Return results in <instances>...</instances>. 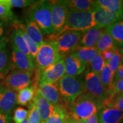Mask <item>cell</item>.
Instances as JSON below:
<instances>
[{
    "mask_svg": "<svg viewBox=\"0 0 123 123\" xmlns=\"http://www.w3.org/2000/svg\"><path fill=\"white\" fill-rule=\"evenodd\" d=\"M37 88L33 84L17 92V104L26 106L33 101Z\"/></svg>",
    "mask_w": 123,
    "mask_h": 123,
    "instance_id": "cell-25",
    "label": "cell"
},
{
    "mask_svg": "<svg viewBox=\"0 0 123 123\" xmlns=\"http://www.w3.org/2000/svg\"><path fill=\"white\" fill-rule=\"evenodd\" d=\"M50 3L51 9L52 34H57L65 26L68 9L64 1H50Z\"/></svg>",
    "mask_w": 123,
    "mask_h": 123,
    "instance_id": "cell-9",
    "label": "cell"
},
{
    "mask_svg": "<svg viewBox=\"0 0 123 123\" xmlns=\"http://www.w3.org/2000/svg\"><path fill=\"white\" fill-rule=\"evenodd\" d=\"M25 27L27 34L39 47L45 43L46 41L43 38L42 31L36 23L27 16L26 18Z\"/></svg>",
    "mask_w": 123,
    "mask_h": 123,
    "instance_id": "cell-20",
    "label": "cell"
},
{
    "mask_svg": "<svg viewBox=\"0 0 123 123\" xmlns=\"http://www.w3.org/2000/svg\"><path fill=\"white\" fill-rule=\"evenodd\" d=\"M65 123H85L82 120L78 119L69 111V112L66 118Z\"/></svg>",
    "mask_w": 123,
    "mask_h": 123,
    "instance_id": "cell-40",
    "label": "cell"
},
{
    "mask_svg": "<svg viewBox=\"0 0 123 123\" xmlns=\"http://www.w3.org/2000/svg\"><path fill=\"white\" fill-rule=\"evenodd\" d=\"M99 77L103 86L107 92L108 90L111 88L113 83L114 75L113 74L107 64H105L103 69L99 74Z\"/></svg>",
    "mask_w": 123,
    "mask_h": 123,
    "instance_id": "cell-31",
    "label": "cell"
},
{
    "mask_svg": "<svg viewBox=\"0 0 123 123\" xmlns=\"http://www.w3.org/2000/svg\"><path fill=\"white\" fill-rule=\"evenodd\" d=\"M123 79V65L120 64L118 68L117 69L116 73L114 75L113 80H116L117 79Z\"/></svg>",
    "mask_w": 123,
    "mask_h": 123,
    "instance_id": "cell-43",
    "label": "cell"
},
{
    "mask_svg": "<svg viewBox=\"0 0 123 123\" xmlns=\"http://www.w3.org/2000/svg\"><path fill=\"white\" fill-rule=\"evenodd\" d=\"M27 17L33 20L42 31L47 35L53 34L51 9L50 1H38L30 6Z\"/></svg>",
    "mask_w": 123,
    "mask_h": 123,
    "instance_id": "cell-1",
    "label": "cell"
},
{
    "mask_svg": "<svg viewBox=\"0 0 123 123\" xmlns=\"http://www.w3.org/2000/svg\"><path fill=\"white\" fill-rule=\"evenodd\" d=\"M14 16L12 9L0 2V19L5 22L14 21Z\"/></svg>",
    "mask_w": 123,
    "mask_h": 123,
    "instance_id": "cell-37",
    "label": "cell"
},
{
    "mask_svg": "<svg viewBox=\"0 0 123 123\" xmlns=\"http://www.w3.org/2000/svg\"><path fill=\"white\" fill-rule=\"evenodd\" d=\"M60 95L66 103H71L83 92V80L80 75H64L58 81Z\"/></svg>",
    "mask_w": 123,
    "mask_h": 123,
    "instance_id": "cell-6",
    "label": "cell"
},
{
    "mask_svg": "<svg viewBox=\"0 0 123 123\" xmlns=\"http://www.w3.org/2000/svg\"><path fill=\"white\" fill-rule=\"evenodd\" d=\"M13 27L14 29L12 31L11 37H10V40L12 41V45L14 46L15 48L22 52V53H24V54L26 55L27 56L33 59L30 55L26 43L21 35V33L16 27L14 26Z\"/></svg>",
    "mask_w": 123,
    "mask_h": 123,
    "instance_id": "cell-27",
    "label": "cell"
},
{
    "mask_svg": "<svg viewBox=\"0 0 123 123\" xmlns=\"http://www.w3.org/2000/svg\"><path fill=\"white\" fill-rule=\"evenodd\" d=\"M0 123H12L11 116L0 112Z\"/></svg>",
    "mask_w": 123,
    "mask_h": 123,
    "instance_id": "cell-42",
    "label": "cell"
},
{
    "mask_svg": "<svg viewBox=\"0 0 123 123\" xmlns=\"http://www.w3.org/2000/svg\"><path fill=\"white\" fill-rule=\"evenodd\" d=\"M13 26L16 27L19 31L26 43L31 56L33 60H35L37 54L38 53V50H39V46L34 42L33 40L30 38V37L27 34L25 25L17 21H15L13 24Z\"/></svg>",
    "mask_w": 123,
    "mask_h": 123,
    "instance_id": "cell-22",
    "label": "cell"
},
{
    "mask_svg": "<svg viewBox=\"0 0 123 123\" xmlns=\"http://www.w3.org/2000/svg\"><path fill=\"white\" fill-rule=\"evenodd\" d=\"M83 92L91 96L96 101L99 110L108 98L107 92L100 80L99 75L90 69L86 71L83 80Z\"/></svg>",
    "mask_w": 123,
    "mask_h": 123,
    "instance_id": "cell-4",
    "label": "cell"
},
{
    "mask_svg": "<svg viewBox=\"0 0 123 123\" xmlns=\"http://www.w3.org/2000/svg\"><path fill=\"white\" fill-rule=\"evenodd\" d=\"M28 117V111L22 107H18L14 112L13 121L14 123H19Z\"/></svg>",
    "mask_w": 123,
    "mask_h": 123,
    "instance_id": "cell-38",
    "label": "cell"
},
{
    "mask_svg": "<svg viewBox=\"0 0 123 123\" xmlns=\"http://www.w3.org/2000/svg\"><path fill=\"white\" fill-rule=\"evenodd\" d=\"M88 64H89L88 69L99 75L105 66V63L99 53Z\"/></svg>",
    "mask_w": 123,
    "mask_h": 123,
    "instance_id": "cell-33",
    "label": "cell"
},
{
    "mask_svg": "<svg viewBox=\"0 0 123 123\" xmlns=\"http://www.w3.org/2000/svg\"><path fill=\"white\" fill-rule=\"evenodd\" d=\"M33 75V71L13 70L5 78V84L8 88L18 92L31 85Z\"/></svg>",
    "mask_w": 123,
    "mask_h": 123,
    "instance_id": "cell-8",
    "label": "cell"
},
{
    "mask_svg": "<svg viewBox=\"0 0 123 123\" xmlns=\"http://www.w3.org/2000/svg\"><path fill=\"white\" fill-rule=\"evenodd\" d=\"M113 53H114V49L113 50L108 49V50H104L99 54H100L101 56L103 59L104 61L105 62L106 64L108 62L109 60L111 59V58L112 57V56L113 54Z\"/></svg>",
    "mask_w": 123,
    "mask_h": 123,
    "instance_id": "cell-39",
    "label": "cell"
},
{
    "mask_svg": "<svg viewBox=\"0 0 123 123\" xmlns=\"http://www.w3.org/2000/svg\"><path fill=\"white\" fill-rule=\"evenodd\" d=\"M95 5L116 13H123V0H97L95 1Z\"/></svg>",
    "mask_w": 123,
    "mask_h": 123,
    "instance_id": "cell-28",
    "label": "cell"
},
{
    "mask_svg": "<svg viewBox=\"0 0 123 123\" xmlns=\"http://www.w3.org/2000/svg\"><path fill=\"white\" fill-rule=\"evenodd\" d=\"M117 49H118V51H119V53L121 55V64H122V65H123V48H122V47H117Z\"/></svg>",
    "mask_w": 123,
    "mask_h": 123,
    "instance_id": "cell-45",
    "label": "cell"
},
{
    "mask_svg": "<svg viewBox=\"0 0 123 123\" xmlns=\"http://www.w3.org/2000/svg\"><path fill=\"white\" fill-rule=\"evenodd\" d=\"M12 68L26 71H34L35 69V63L31 58L24 54L12 45L11 58Z\"/></svg>",
    "mask_w": 123,
    "mask_h": 123,
    "instance_id": "cell-12",
    "label": "cell"
},
{
    "mask_svg": "<svg viewBox=\"0 0 123 123\" xmlns=\"http://www.w3.org/2000/svg\"><path fill=\"white\" fill-rule=\"evenodd\" d=\"M121 55L118 51L117 47L114 49V53L111 59L106 63L109 68L110 69L113 75H115L117 69L121 64Z\"/></svg>",
    "mask_w": 123,
    "mask_h": 123,
    "instance_id": "cell-34",
    "label": "cell"
},
{
    "mask_svg": "<svg viewBox=\"0 0 123 123\" xmlns=\"http://www.w3.org/2000/svg\"><path fill=\"white\" fill-rule=\"evenodd\" d=\"M103 30V29H98L94 27L84 31L79 45L89 47H96Z\"/></svg>",
    "mask_w": 123,
    "mask_h": 123,
    "instance_id": "cell-19",
    "label": "cell"
},
{
    "mask_svg": "<svg viewBox=\"0 0 123 123\" xmlns=\"http://www.w3.org/2000/svg\"><path fill=\"white\" fill-rule=\"evenodd\" d=\"M83 32L68 31L61 35H48L47 41L51 42L55 46L63 57L69 55L79 45Z\"/></svg>",
    "mask_w": 123,
    "mask_h": 123,
    "instance_id": "cell-3",
    "label": "cell"
},
{
    "mask_svg": "<svg viewBox=\"0 0 123 123\" xmlns=\"http://www.w3.org/2000/svg\"><path fill=\"white\" fill-rule=\"evenodd\" d=\"M17 104V92L2 86L0 93V112L10 116Z\"/></svg>",
    "mask_w": 123,
    "mask_h": 123,
    "instance_id": "cell-14",
    "label": "cell"
},
{
    "mask_svg": "<svg viewBox=\"0 0 123 123\" xmlns=\"http://www.w3.org/2000/svg\"><path fill=\"white\" fill-rule=\"evenodd\" d=\"M122 48H123V47H122Z\"/></svg>",
    "mask_w": 123,
    "mask_h": 123,
    "instance_id": "cell-48",
    "label": "cell"
},
{
    "mask_svg": "<svg viewBox=\"0 0 123 123\" xmlns=\"http://www.w3.org/2000/svg\"><path fill=\"white\" fill-rule=\"evenodd\" d=\"M65 75L70 76H78L83 73L87 64L73 54H70L64 59Z\"/></svg>",
    "mask_w": 123,
    "mask_h": 123,
    "instance_id": "cell-15",
    "label": "cell"
},
{
    "mask_svg": "<svg viewBox=\"0 0 123 123\" xmlns=\"http://www.w3.org/2000/svg\"><path fill=\"white\" fill-rule=\"evenodd\" d=\"M69 112L66 103L54 105V110L51 116L43 123H65Z\"/></svg>",
    "mask_w": 123,
    "mask_h": 123,
    "instance_id": "cell-24",
    "label": "cell"
},
{
    "mask_svg": "<svg viewBox=\"0 0 123 123\" xmlns=\"http://www.w3.org/2000/svg\"><path fill=\"white\" fill-rule=\"evenodd\" d=\"M19 123H29L28 117L26 118V119H25L24 120H23L22 121H21V122H20Z\"/></svg>",
    "mask_w": 123,
    "mask_h": 123,
    "instance_id": "cell-46",
    "label": "cell"
},
{
    "mask_svg": "<svg viewBox=\"0 0 123 123\" xmlns=\"http://www.w3.org/2000/svg\"><path fill=\"white\" fill-rule=\"evenodd\" d=\"M71 54L77 56L87 65L99 53L96 47H89L79 45Z\"/></svg>",
    "mask_w": 123,
    "mask_h": 123,
    "instance_id": "cell-21",
    "label": "cell"
},
{
    "mask_svg": "<svg viewBox=\"0 0 123 123\" xmlns=\"http://www.w3.org/2000/svg\"><path fill=\"white\" fill-rule=\"evenodd\" d=\"M33 102L35 104L39 113L42 123L51 116L54 110V105H52L37 91Z\"/></svg>",
    "mask_w": 123,
    "mask_h": 123,
    "instance_id": "cell-16",
    "label": "cell"
},
{
    "mask_svg": "<svg viewBox=\"0 0 123 123\" xmlns=\"http://www.w3.org/2000/svg\"><path fill=\"white\" fill-rule=\"evenodd\" d=\"M37 91L52 105H60L65 103V101L60 95L58 82L39 85Z\"/></svg>",
    "mask_w": 123,
    "mask_h": 123,
    "instance_id": "cell-13",
    "label": "cell"
},
{
    "mask_svg": "<svg viewBox=\"0 0 123 123\" xmlns=\"http://www.w3.org/2000/svg\"><path fill=\"white\" fill-rule=\"evenodd\" d=\"M99 123H120L123 120V112L114 108H103L98 113Z\"/></svg>",
    "mask_w": 123,
    "mask_h": 123,
    "instance_id": "cell-17",
    "label": "cell"
},
{
    "mask_svg": "<svg viewBox=\"0 0 123 123\" xmlns=\"http://www.w3.org/2000/svg\"><path fill=\"white\" fill-rule=\"evenodd\" d=\"M5 25L4 22H0V44L6 40Z\"/></svg>",
    "mask_w": 123,
    "mask_h": 123,
    "instance_id": "cell-41",
    "label": "cell"
},
{
    "mask_svg": "<svg viewBox=\"0 0 123 123\" xmlns=\"http://www.w3.org/2000/svg\"><path fill=\"white\" fill-rule=\"evenodd\" d=\"M123 93V79L113 80L111 88L108 90V97Z\"/></svg>",
    "mask_w": 123,
    "mask_h": 123,
    "instance_id": "cell-35",
    "label": "cell"
},
{
    "mask_svg": "<svg viewBox=\"0 0 123 123\" xmlns=\"http://www.w3.org/2000/svg\"><path fill=\"white\" fill-rule=\"evenodd\" d=\"M117 47V46L116 45L111 35L104 30L96 46L98 53H100L101 52L108 49L113 50Z\"/></svg>",
    "mask_w": 123,
    "mask_h": 123,
    "instance_id": "cell-29",
    "label": "cell"
},
{
    "mask_svg": "<svg viewBox=\"0 0 123 123\" xmlns=\"http://www.w3.org/2000/svg\"><path fill=\"white\" fill-rule=\"evenodd\" d=\"M105 107L114 108L123 112V93L108 97L101 105V108Z\"/></svg>",
    "mask_w": 123,
    "mask_h": 123,
    "instance_id": "cell-30",
    "label": "cell"
},
{
    "mask_svg": "<svg viewBox=\"0 0 123 123\" xmlns=\"http://www.w3.org/2000/svg\"><path fill=\"white\" fill-rule=\"evenodd\" d=\"M27 117L29 123H42L37 109L33 101L29 104Z\"/></svg>",
    "mask_w": 123,
    "mask_h": 123,
    "instance_id": "cell-36",
    "label": "cell"
},
{
    "mask_svg": "<svg viewBox=\"0 0 123 123\" xmlns=\"http://www.w3.org/2000/svg\"><path fill=\"white\" fill-rule=\"evenodd\" d=\"M1 87H2V86H0V93H1Z\"/></svg>",
    "mask_w": 123,
    "mask_h": 123,
    "instance_id": "cell-47",
    "label": "cell"
},
{
    "mask_svg": "<svg viewBox=\"0 0 123 123\" xmlns=\"http://www.w3.org/2000/svg\"><path fill=\"white\" fill-rule=\"evenodd\" d=\"M93 17L96 23V27L104 29L113 22L123 18V13H116L102 7L95 6Z\"/></svg>",
    "mask_w": 123,
    "mask_h": 123,
    "instance_id": "cell-11",
    "label": "cell"
},
{
    "mask_svg": "<svg viewBox=\"0 0 123 123\" xmlns=\"http://www.w3.org/2000/svg\"><path fill=\"white\" fill-rule=\"evenodd\" d=\"M64 1L69 10L73 11L90 12L95 7V1L91 0H67Z\"/></svg>",
    "mask_w": 123,
    "mask_h": 123,
    "instance_id": "cell-23",
    "label": "cell"
},
{
    "mask_svg": "<svg viewBox=\"0 0 123 123\" xmlns=\"http://www.w3.org/2000/svg\"><path fill=\"white\" fill-rule=\"evenodd\" d=\"M33 0H0V2L12 9V7H22L30 6L35 2Z\"/></svg>",
    "mask_w": 123,
    "mask_h": 123,
    "instance_id": "cell-32",
    "label": "cell"
},
{
    "mask_svg": "<svg viewBox=\"0 0 123 123\" xmlns=\"http://www.w3.org/2000/svg\"><path fill=\"white\" fill-rule=\"evenodd\" d=\"M62 59H63V57L59 53L53 43L46 42L45 43L39 47L35 57L36 72L39 74L44 69L56 63Z\"/></svg>",
    "mask_w": 123,
    "mask_h": 123,
    "instance_id": "cell-7",
    "label": "cell"
},
{
    "mask_svg": "<svg viewBox=\"0 0 123 123\" xmlns=\"http://www.w3.org/2000/svg\"><path fill=\"white\" fill-rule=\"evenodd\" d=\"M103 29L111 35L117 47H123V18L115 21Z\"/></svg>",
    "mask_w": 123,
    "mask_h": 123,
    "instance_id": "cell-18",
    "label": "cell"
},
{
    "mask_svg": "<svg viewBox=\"0 0 123 123\" xmlns=\"http://www.w3.org/2000/svg\"><path fill=\"white\" fill-rule=\"evenodd\" d=\"M82 120L85 123H99L98 119V113L92 115L85 119H83Z\"/></svg>",
    "mask_w": 123,
    "mask_h": 123,
    "instance_id": "cell-44",
    "label": "cell"
},
{
    "mask_svg": "<svg viewBox=\"0 0 123 123\" xmlns=\"http://www.w3.org/2000/svg\"><path fill=\"white\" fill-rule=\"evenodd\" d=\"M65 75L64 58L47 67L39 74L38 86L58 82Z\"/></svg>",
    "mask_w": 123,
    "mask_h": 123,
    "instance_id": "cell-10",
    "label": "cell"
},
{
    "mask_svg": "<svg viewBox=\"0 0 123 123\" xmlns=\"http://www.w3.org/2000/svg\"><path fill=\"white\" fill-rule=\"evenodd\" d=\"M72 114L80 119H85L98 113V105L91 96L82 92L73 103H66Z\"/></svg>",
    "mask_w": 123,
    "mask_h": 123,
    "instance_id": "cell-5",
    "label": "cell"
},
{
    "mask_svg": "<svg viewBox=\"0 0 123 123\" xmlns=\"http://www.w3.org/2000/svg\"><path fill=\"white\" fill-rule=\"evenodd\" d=\"M6 39L0 44V75H6L12 69Z\"/></svg>",
    "mask_w": 123,
    "mask_h": 123,
    "instance_id": "cell-26",
    "label": "cell"
},
{
    "mask_svg": "<svg viewBox=\"0 0 123 123\" xmlns=\"http://www.w3.org/2000/svg\"><path fill=\"white\" fill-rule=\"evenodd\" d=\"M96 26L93 11L77 12L69 10L65 26L56 35L68 31L84 32Z\"/></svg>",
    "mask_w": 123,
    "mask_h": 123,
    "instance_id": "cell-2",
    "label": "cell"
}]
</instances>
